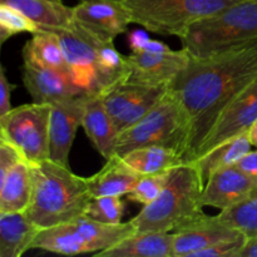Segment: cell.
Returning <instances> with one entry per match:
<instances>
[{
	"label": "cell",
	"mask_w": 257,
	"mask_h": 257,
	"mask_svg": "<svg viewBox=\"0 0 257 257\" xmlns=\"http://www.w3.org/2000/svg\"><path fill=\"white\" fill-rule=\"evenodd\" d=\"M257 79V39L207 57H192L170 85L190 122L183 162H192L226 105Z\"/></svg>",
	"instance_id": "1"
},
{
	"label": "cell",
	"mask_w": 257,
	"mask_h": 257,
	"mask_svg": "<svg viewBox=\"0 0 257 257\" xmlns=\"http://www.w3.org/2000/svg\"><path fill=\"white\" fill-rule=\"evenodd\" d=\"M32 176V198L25 213L42 230L84 215L92 200L85 177L52 160L33 163Z\"/></svg>",
	"instance_id": "2"
},
{
	"label": "cell",
	"mask_w": 257,
	"mask_h": 257,
	"mask_svg": "<svg viewBox=\"0 0 257 257\" xmlns=\"http://www.w3.org/2000/svg\"><path fill=\"white\" fill-rule=\"evenodd\" d=\"M205 181L195 162L171 168L165 188L153 202L143 206L131 220L136 232H176L205 217L202 192Z\"/></svg>",
	"instance_id": "3"
},
{
	"label": "cell",
	"mask_w": 257,
	"mask_h": 257,
	"mask_svg": "<svg viewBox=\"0 0 257 257\" xmlns=\"http://www.w3.org/2000/svg\"><path fill=\"white\" fill-rule=\"evenodd\" d=\"M192 57H207L257 39V2H237L191 25L180 38Z\"/></svg>",
	"instance_id": "4"
},
{
	"label": "cell",
	"mask_w": 257,
	"mask_h": 257,
	"mask_svg": "<svg viewBox=\"0 0 257 257\" xmlns=\"http://www.w3.org/2000/svg\"><path fill=\"white\" fill-rule=\"evenodd\" d=\"M190 137V122L182 104L168 89L157 104L140 120L118 133L115 155L122 157L132 150L163 146L178 151L185 160Z\"/></svg>",
	"instance_id": "5"
},
{
	"label": "cell",
	"mask_w": 257,
	"mask_h": 257,
	"mask_svg": "<svg viewBox=\"0 0 257 257\" xmlns=\"http://www.w3.org/2000/svg\"><path fill=\"white\" fill-rule=\"evenodd\" d=\"M135 232L136 227L131 220L118 225H107L83 215L69 222L43 228L32 248L68 256L98 253L113 247Z\"/></svg>",
	"instance_id": "6"
},
{
	"label": "cell",
	"mask_w": 257,
	"mask_h": 257,
	"mask_svg": "<svg viewBox=\"0 0 257 257\" xmlns=\"http://www.w3.org/2000/svg\"><path fill=\"white\" fill-rule=\"evenodd\" d=\"M132 23L148 32L181 38L195 23L240 0H122Z\"/></svg>",
	"instance_id": "7"
},
{
	"label": "cell",
	"mask_w": 257,
	"mask_h": 257,
	"mask_svg": "<svg viewBox=\"0 0 257 257\" xmlns=\"http://www.w3.org/2000/svg\"><path fill=\"white\" fill-rule=\"evenodd\" d=\"M50 104L30 103L0 117V138L14 145L33 163L49 160Z\"/></svg>",
	"instance_id": "8"
},
{
	"label": "cell",
	"mask_w": 257,
	"mask_h": 257,
	"mask_svg": "<svg viewBox=\"0 0 257 257\" xmlns=\"http://www.w3.org/2000/svg\"><path fill=\"white\" fill-rule=\"evenodd\" d=\"M59 37L68 74L83 94H99L97 73L98 43L102 38L73 20L69 27L53 29Z\"/></svg>",
	"instance_id": "9"
},
{
	"label": "cell",
	"mask_w": 257,
	"mask_h": 257,
	"mask_svg": "<svg viewBox=\"0 0 257 257\" xmlns=\"http://www.w3.org/2000/svg\"><path fill=\"white\" fill-rule=\"evenodd\" d=\"M168 89L170 87H150L123 82L99 95L119 133L152 109Z\"/></svg>",
	"instance_id": "10"
},
{
	"label": "cell",
	"mask_w": 257,
	"mask_h": 257,
	"mask_svg": "<svg viewBox=\"0 0 257 257\" xmlns=\"http://www.w3.org/2000/svg\"><path fill=\"white\" fill-rule=\"evenodd\" d=\"M191 54L186 48L178 50H132L127 55L130 74L127 82L150 87H170L187 67Z\"/></svg>",
	"instance_id": "11"
},
{
	"label": "cell",
	"mask_w": 257,
	"mask_h": 257,
	"mask_svg": "<svg viewBox=\"0 0 257 257\" xmlns=\"http://www.w3.org/2000/svg\"><path fill=\"white\" fill-rule=\"evenodd\" d=\"M257 119V79L236 95L220 113L207 137L198 148L196 158L201 157L221 143L247 132ZM193 160V161H195Z\"/></svg>",
	"instance_id": "12"
},
{
	"label": "cell",
	"mask_w": 257,
	"mask_h": 257,
	"mask_svg": "<svg viewBox=\"0 0 257 257\" xmlns=\"http://www.w3.org/2000/svg\"><path fill=\"white\" fill-rule=\"evenodd\" d=\"M85 95L65 98L50 104L49 160L69 167V153L82 125Z\"/></svg>",
	"instance_id": "13"
},
{
	"label": "cell",
	"mask_w": 257,
	"mask_h": 257,
	"mask_svg": "<svg viewBox=\"0 0 257 257\" xmlns=\"http://www.w3.org/2000/svg\"><path fill=\"white\" fill-rule=\"evenodd\" d=\"M73 20L97 37L112 42L132 24L122 0H80L73 7Z\"/></svg>",
	"instance_id": "14"
},
{
	"label": "cell",
	"mask_w": 257,
	"mask_h": 257,
	"mask_svg": "<svg viewBox=\"0 0 257 257\" xmlns=\"http://www.w3.org/2000/svg\"><path fill=\"white\" fill-rule=\"evenodd\" d=\"M23 82L35 103H52L82 95L79 88L72 82L69 74L47 67L32 55L23 53Z\"/></svg>",
	"instance_id": "15"
},
{
	"label": "cell",
	"mask_w": 257,
	"mask_h": 257,
	"mask_svg": "<svg viewBox=\"0 0 257 257\" xmlns=\"http://www.w3.org/2000/svg\"><path fill=\"white\" fill-rule=\"evenodd\" d=\"M257 188V177L238 170L235 165L215 171L206 181L203 205L223 211L250 197Z\"/></svg>",
	"instance_id": "16"
},
{
	"label": "cell",
	"mask_w": 257,
	"mask_h": 257,
	"mask_svg": "<svg viewBox=\"0 0 257 257\" xmlns=\"http://www.w3.org/2000/svg\"><path fill=\"white\" fill-rule=\"evenodd\" d=\"M241 235L243 232L221 222L216 216L206 215L173 232V257H193L205 248Z\"/></svg>",
	"instance_id": "17"
},
{
	"label": "cell",
	"mask_w": 257,
	"mask_h": 257,
	"mask_svg": "<svg viewBox=\"0 0 257 257\" xmlns=\"http://www.w3.org/2000/svg\"><path fill=\"white\" fill-rule=\"evenodd\" d=\"M82 127L105 161L115 155L118 131L99 94L85 95Z\"/></svg>",
	"instance_id": "18"
},
{
	"label": "cell",
	"mask_w": 257,
	"mask_h": 257,
	"mask_svg": "<svg viewBox=\"0 0 257 257\" xmlns=\"http://www.w3.org/2000/svg\"><path fill=\"white\" fill-rule=\"evenodd\" d=\"M95 255L99 257H173V232H135L113 247Z\"/></svg>",
	"instance_id": "19"
},
{
	"label": "cell",
	"mask_w": 257,
	"mask_h": 257,
	"mask_svg": "<svg viewBox=\"0 0 257 257\" xmlns=\"http://www.w3.org/2000/svg\"><path fill=\"white\" fill-rule=\"evenodd\" d=\"M40 231L25 212H0V257L23 256Z\"/></svg>",
	"instance_id": "20"
},
{
	"label": "cell",
	"mask_w": 257,
	"mask_h": 257,
	"mask_svg": "<svg viewBox=\"0 0 257 257\" xmlns=\"http://www.w3.org/2000/svg\"><path fill=\"white\" fill-rule=\"evenodd\" d=\"M141 176L128 167L119 156L114 155L94 175L85 177L92 197L127 196Z\"/></svg>",
	"instance_id": "21"
},
{
	"label": "cell",
	"mask_w": 257,
	"mask_h": 257,
	"mask_svg": "<svg viewBox=\"0 0 257 257\" xmlns=\"http://www.w3.org/2000/svg\"><path fill=\"white\" fill-rule=\"evenodd\" d=\"M32 191V163L23 158L0 181V212H25Z\"/></svg>",
	"instance_id": "22"
},
{
	"label": "cell",
	"mask_w": 257,
	"mask_h": 257,
	"mask_svg": "<svg viewBox=\"0 0 257 257\" xmlns=\"http://www.w3.org/2000/svg\"><path fill=\"white\" fill-rule=\"evenodd\" d=\"M0 4L15 8L40 28L57 29L73 23V8L62 0H0Z\"/></svg>",
	"instance_id": "23"
},
{
	"label": "cell",
	"mask_w": 257,
	"mask_h": 257,
	"mask_svg": "<svg viewBox=\"0 0 257 257\" xmlns=\"http://www.w3.org/2000/svg\"><path fill=\"white\" fill-rule=\"evenodd\" d=\"M120 158L140 176L163 172L183 163V158L178 151L163 146L136 148Z\"/></svg>",
	"instance_id": "24"
},
{
	"label": "cell",
	"mask_w": 257,
	"mask_h": 257,
	"mask_svg": "<svg viewBox=\"0 0 257 257\" xmlns=\"http://www.w3.org/2000/svg\"><path fill=\"white\" fill-rule=\"evenodd\" d=\"M251 141L248 137V131L243 132L226 142L221 143L217 147L212 148L201 157L196 158L195 162L200 170L203 181L208 180L215 171L227 166L236 165L238 160L251 151Z\"/></svg>",
	"instance_id": "25"
},
{
	"label": "cell",
	"mask_w": 257,
	"mask_h": 257,
	"mask_svg": "<svg viewBox=\"0 0 257 257\" xmlns=\"http://www.w3.org/2000/svg\"><path fill=\"white\" fill-rule=\"evenodd\" d=\"M23 53L32 55L35 60L47 67L68 73L67 60L62 43L57 33L49 28H40L33 38L25 43Z\"/></svg>",
	"instance_id": "26"
},
{
	"label": "cell",
	"mask_w": 257,
	"mask_h": 257,
	"mask_svg": "<svg viewBox=\"0 0 257 257\" xmlns=\"http://www.w3.org/2000/svg\"><path fill=\"white\" fill-rule=\"evenodd\" d=\"M216 218L228 226L237 228L247 237L257 233V191L242 202L221 211Z\"/></svg>",
	"instance_id": "27"
},
{
	"label": "cell",
	"mask_w": 257,
	"mask_h": 257,
	"mask_svg": "<svg viewBox=\"0 0 257 257\" xmlns=\"http://www.w3.org/2000/svg\"><path fill=\"white\" fill-rule=\"evenodd\" d=\"M125 211V202L122 196H102L92 197L84 215L98 222L107 225L122 223V217Z\"/></svg>",
	"instance_id": "28"
},
{
	"label": "cell",
	"mask_w": 257,
	"mask_h": 257,
	"mask_svg": "<svg viewBox=\"0 0 257 257\" xmlns=\"http://www.w3.org/2000/svg\"><path fill=\"white\" fill-rule=\"evenodd\" d=\"M39 25L15 8L0 4V44L19 33H37Z\"/></svg>",
	"instance_id": "29"
},
{
	"label": "cell",
	"mask_w": 257,
	"mask_h": 257,
	"mask_svg": "<svg viewBox=\"0 0 257 257\" xmlns=\"http://www.w3.org/2000/svg\"><path fill=\"white\" fill-rule=\"evenodd\" d=\"M170 171L171 170L152 173V175L141 176L132 191L125 196L127 200L141 203L143 206L153 202L165 188L168 181V176H170Z\"/></svg>",
	"instance_id": "30"
},
{
	"label": "cell",
	"mask_w": 257,
	"mask_h": 257,
	"mask_svg": "<svg viewBox=\"0 0 257 257\" xmlns=\"http://www.w3.org/2000/svg\"><path fill=\"white\" fill-rule=\"evenodd\" d=\"M246 241H247V236L243 233L236 238L222 241L211 247L205 248L193 257H241Z\"/></svg>",
	"instance_id": "31"
},
{
	"label": "cell",
	"mask_w": 257,
	"mask_h": 257,
	"mask_svg": "<svg viewBox=\"0 0 257 257\" xmlns=\"http://www.w3.org/2000/svg\"><path fill=\"white\" fill-rule=\"evenodd\" d=\"M24 157L20 151L14 145L4 138H0V181Z\"/></svg>",
	"instance_id": "32"
},
{
	"label": "cell",
	"mask_w": 257,
	"mask_h": 257,
	"mask_svg": "<svg viewBox=\"0 0 257 257\" xmlns=\"http://www.w3.org/2000/svg\"><path fill=\"white\" fill-rule=\"evenodd\" d=\"M15 85L8 80L5 75L4 68H0V117L9 113L12 108L10 98H12V90L14 89Z\"/></svg>",
	"instance_id": "33"
},
{
	"label": "cell",
	"mask_w": 257,
	"mask_h": 257,
	"mask_svg": "<svg viewBox=\"0 0 257 257\" xmlns=\"http://www.w3.org/2000/svg\"><path fill=\"white\" fill-rule=\"evenodd\" d=\"M235 166L242 172L257 177V151H255V152L250 151L248 153H246L241 160L236 162Z\"/></svg>",
	"instance_id": "34"
},
{
	"label": "cell",
	"mask_w": 257,
	"mask_h": 257,
	"mask_svg": "<svg viewBox=\"0 0 257 257\" xmlns=\"http://www.w3.org/2000/svg\"><path fill=\"white\" fill-rule=\"evenodd\" d=\"M148 40H150V38L142 30H135L128 37V42H130V47L132 50L143 49V47H145Z\"/></svg>",
	"instance_id": "35"
},
{
	"label": "cell",
	"mask_w": 257,
	"mask_h": 257,
	"mask_svg": "<svg viewBox=\"0 0 257 257\" xmlns=\"http://www.w3.org/2000/svg\"><path fill=\"white\" fill-rule=\"evenodd\" d=\"M241 257H257V233L251 237H247Z\"/></svg>",
	"instance_id": "36"
},
{
	"label": "cell",
	"mask_w": 257,
	"mask_h": 257,
	"mask_svg": "<svg viewBox=\"0 0 257 257\" xmlns=\"http://www.w3.org/2000/svg\"><path fill=\"white\" fill-rule=\"evenodd\" d=\"M248 137H250L251 145L253 147H257V119L252 123V125L248 130Z\"/></svg>",
	"instance_id": "37"
},
{
	"label": "cell",
	"mask_w": 257,
	"mask_h": 257,
	"mask_svg": "<svg viewBox=\"0 0 257 257\" xmlns=\"http://www.w3.org/2000/svg\"><path fill=\"white\" fill-rule=\"evenodd\" d=\"M240 2H257V0H240Z\"/></svg>",
	"instance_id": "38"
},
{
	"label": "cell",
	"mask_w": 257,
	"mask_h": 257,
	"mask_svg": "<svg viewBox=\"0 0 257 257\" xmlns=\"http://www.w3.org/2000/svg\"><path fill=\"white\" fill-rule=\"evenodd\" d=\"M256 191H257V188H256Z\"/></svg>",
	"instance_id": "39"
}]
</instances>
